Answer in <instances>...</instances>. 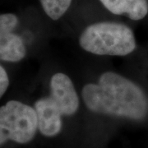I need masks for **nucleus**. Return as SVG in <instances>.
Segmentation results:
<instances>
[{"mask_svg":"<svg viewBox=\"0 0 148 148\" xmlns=\"http://www.w3.org/2000/svg\"><path fill=\"white\" fill-rule=\"evenodd\" d=\"M82 98L90 110L116 116L142 119L148 112V100L143 90L121 75L107 72L99 84H87Z\"/></svg>","mask_w":148,"mask_h":148,"instance_id":"1","label":"nucleus"},{"mask_svg":"<svg viewBox=\"0 0 148 148\" xmlns=\"http://www.w3.org/2000/svg\"><path fill=\"white\" fill-rule=\"evenodd\" d=\"M79 42L85 50L98 55L124 56L136 48L132 30L114 22H101L87 27L82 33Z\"/></svg>","mask_w":148,"mask_h":148,"instance_id":"2","label":"nucleus"},{"mask_svg":"<svg viewBox=\"0 0 148 148\" xmlns=\"http://www.w3.org/2000/svg\"><path fill=\"white\" fill-rule=\"evenodd\" d=\"M38 128L35 109L16 101H8L0 108V145L12 140L27 143Z\"/></svg>","mask_w":148,"mask_h":148,"instance_id":"3","label":"nucleus"},{"mask_svg":"<svg viewBox=\"0 0 148 148\" xmlns=\"http://www.w3.org/2000/svg\"><path fill=\"white\" fill-rule=\"evenodd\" d=\"M51 95L63 115H72L78 109L79 100L71 79L64 73L53 75L50 82Z\"/></svg>","mask_w":148,"mask_h":148,"instance_id":"4","label":"nucleus"},{"mask_svg":"<svg viewBox=\"0 0 148 148\" xmlns=\"http://www.w3.org/2000/svg\"><path fill=\"white\" fill-rule=\"evenodd\" d=\"M35 110L36 113L38 128L43 135L52 137L60 132L63 114L50 96L37 101L35 105Z\"/></svg>","mask_w":148,"mask_h":148,"instance_id":"5","label":"nucleus"},{"mask_svg":"<svg viewBox=\"0 0 148 148\" xmlns=\"http://www.w3.org/2000/svg\"><path fill=\"white\" fill-rule=\"evenodd\" d=\"M103 5L114 14H126L130 19L138 21L148 13L147 0H101Z\"/></svg>","mask_w":148,"mask_h":148,"instance_id":"6","label":"nucleus"},{"mask_svg":"<svg viewBox=\"0 0 148 148\" xmlns=\"http://www.w3.org/2000/svg\"><path fill=\"white\" fill-rule=\"evenodd\" d=\"M26 55V48L20 37L12 31L0 29V60L20 61Z\"/></svg>","mask_w":148,"mask_h":148,"instance_id":"7","label":"nucleus"},{"mask_svg":"<svg viewBox=\"0 0 148 148\" xmlns=\"http://www.w3.org/2000/svg\"><path fill=\"white\" fill-rule=\"evenodd\" d=\"M72 0H40L43 9L53 20H58L67 12Z\"/></svg>","mask_w":148,"mask_h":148,"instance_id":"8","label":"nucleus"},{"mask_svg":"<svg viewBox=\"0 0 148 148\" xmlns=\"http://www.w3.org/2000/svg\"><path fill=\"white\" fill-rule=\"evenodd\" d=\"M9 80L8 74L2 66H0V98L5 93V91L8 87Z\"/></svg>","mask_w":148,"mask_h":148,"instance_id":"9","label":"nucleus"}]
</instances>
